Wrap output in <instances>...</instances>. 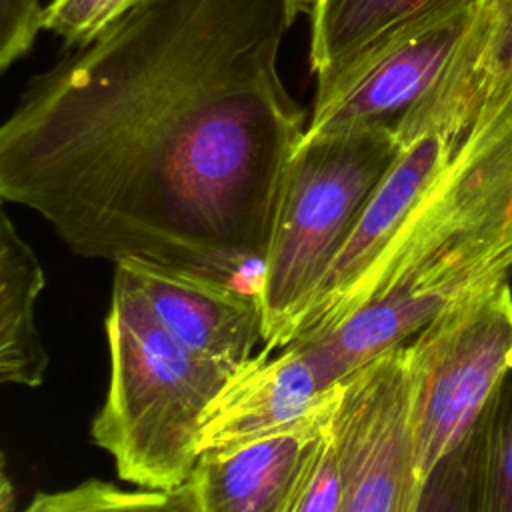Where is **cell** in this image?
<instances>
[{
	"label": "cell",
	"instance_id": "1",
	"mask_svg": "<svg viewBox=\"0 0 512 512\" xmlns=\"http://www.w3.org/2000/svg\"><path fill=\"white\" fill-rule=\"evenodd\" d=\"M312 0H152L30 76L0 126V196L86 258L258 296L306 108L280 50Z\"/></svg>",
	"mask_w": 512,
	"mask_h": 512
},
{
	"label": "cell",
	"instance_id": "2",
	"mask_svg": "<svg viewBox=\"0 0 512 512\" xmlns=\"http://www.w3.org/2000/svg\"><path fill=\"white\" fill-rule=\"evenodd\" d=\"M512 274V78L492 88L324 340L348 374ZM306 342V340H304Z\"/></svg>",
	"mask_w": 512,
	"mask_h": 512
},
{
	"label": "cell",
	"instance_id": "3",
	"mask_svg": "<svg viewBox=\"0 0 512 512\" xmlns=\"http://www.w3.org/2000/svg\"><path fill=\"white\" fill-rule=\"evenodd\" d=\"M108 342V388L90 436L122 480L144 488L188 484L200 458L206 408L236 368L178 342L152 314L138 282L114 266Z\"/></svg>",
	"mask_w": 512,
	"mask_h": 512
},
{
	"label": "cell",
	"instance_id": "4",
	"mask_svg": "<svg viewBox=\"0 0 512 512\" xmlns=\"http://www.w3.org/2000/svg\"><path fill=\"white\" fill-rule=\"evenodd\" d=\"M398 150L394 126L304 132L286 166L260 280L262 348L278 352Z\"/></svg>",
	"mask_w": 512,
	"mask_h": 512
},
{
	"label": "cell",
	"instance_id": "5",
	"mask_svg": "<svg viewBox=\"0 0 512 512\" xmlns=\"http://www.w3.org/2000/svg\"><path fill=\"white\" fill-rule=\"evenodd\" d=\"M406 346L412 430L422 480L478 424L512 370L510 280L484 286L434 316Z\"/></svg>",
	"mask_w": 512,
	"mask_h": 512
},
{
	"label": "cell",
	"instance_id": "6",
	"mask_svg": "<svg viewBox=\"0 0 512 512\" xmlns=\"http://www.w3.org/2000/svg\"><path fill=\"white\" fill-rule=\"evenodd\" d=\"M484 0L422 12L314 80L306 132L394 126L438 84Z\"/></svg>",
	"mask_w": 512,
	"mask_h": 512
},
{
	"label": "cell",
	"instance_id": "7",
	"mask_svg": "<svg viewBox=\"0 0 512 512\" xmlns=\"http://www.w3.org/2000/svg\"><path fill=\"white\" fill-rule=\"evenodd\" d=\"M336 426L344 456L340 512H418L424 480L404 344L378 354L344 382Z\"/></svg>",
	"mask_w": 512,
	"mask_h": 512
},
{
	"label": "cell",
	"instance_id": "8",
	"mask_svg": "<svg viewBox=\"0 0 512 512\" xmlns=\"http://www.w3.org/2000/svg\"><path fill=\"white\" fill-rule=\"evenodd\" d=\"M324 340L256 352L214 396L200 428V456L274 434L312 414L350 378Z\"/></svg>",
	"mask_w": 512,
	"mask_h": 512
},
{
	"label": "cell",
	"instance_id": "9",
	"mask_svg": "<svg viewBox=\"0 0 512 512\" xmlns=\"http://www.w3.org/2000/svg\"><path fill=\"white\" fill-rule=\"evenodd\" d=\"M344 382L300 422L232 450L202 454L190 478L200 510L294 512L332 434Z\"/></svg>",
	"mask_w": 512,
	"mask_h": 512
},
{
	"label": "cell",
	"instance_id": "10",
	"mask_svg": "<svg viewBox=\"0 0 512 512\" xmlns=\"http://www.w3.org/2000/svg\"><path fill=\"white\" fill-rule=\"evenodd\" d=\"M138 282L156 320L186 348L240 368L262 342V310L256 294L180 268L122 262Z\"/></svg>",
	"mask_w": 512,
	"mask_h": 512
},
{
	"label": "cell",
	"instance_id": "11",
	"mask_svg": "<svg viewBox=\"0 0 512 512\" xmlns=\"http://www.w3.org/2000/svg\"><path fill=\"white\" fill-rule=\"evenodd\" d=\"M46 286L40 260L8 214L0 220V380L40 386L48 352L36 328V300Z\"/></svg>",
	"mask_w": 512,
	"mask_h": 512
},
{
	"label": "cell",
	"instance_id": "12",
	"mask_svg": "<svg viewBox=\"0 0 512 512\" xmlns=\"http://www.w3.org/2000/svg\"><path fill=\"white\" fill-rule=\"evenodd\" d=\"M478 0H312L308 66L324 78L402 22L452 4Z\"/></svg>",
	"mask_w": 512,
	"mask_h": 512
},
{
	"label": "cell",
	"instance_id": "13",
	"mask_svg": "<svg viewBox=\"0 0 512 512\" xmlns=\"http://www.w3.org/2000/svg\"><path fill=\"white\" fill-rule=\"evenodd\" d=\"M512 78V0H484L444 80L472 108Z\"/></svg>",
	"mask_w": 512,
	"mask_h": 512
},
{
	"label": "cell",
	"instance_id": "14",
	"mask_svg": "<svg viewBox=\"0 0 512 512\" xmlns=\"http://www.w3.org/2000/svg\"><path fill=\"white\" fill-rule=\"evenodd\" d=\"M468 512H512V370L474 430Z\"/></svg>",
	"mask_w": 512,
	"mask_h": 512
},
{
	"label": "cell",
	"instance_id": "15",
	"mask_svg": "<svg viewBox=\"0 0 512 512\" xmlns=\"http://www.w3.org/2000/svg\"><path fill=\"white\" fill-rule=\"evenodd\" d=\"M20 512H202L192 484L178 488H120L84 480L72 488L38 492Z\"/></svg>",
	"mask_w": 512,
	"mask_h": 512
},
{
	"label": "cell",
	"instance_id": "16",
	"mask_svg": "<svg viewBox=\"0 0 512 512\" xmlns=\"http://www.w3.org/2000/svg\"><path fill=\"white\" fill-rule=\"evenodd\" d=\"M150 2L152 0H50L42 10V30L58 36L68 50L82 48Z\"/></svg>",
	"mask_w": 512,
	"mask_h": 512
},
{
	"label": "cell",
	"instance_id": "17",
	"mask_svg": "<svg viewBox=\"0 0 512 512\" xmlns=\"http://www.w3.org/2000/svg\"><path fill=\"white\" fill-rule=\"evenodd\" d=\"M474 468V434L446 454L426 476L418 512H468Z\"/></svg>",
	"mask_w": 512,
	"mask_h": 512
},
{
	"label": "cell",
	"instance_id": "18",
	"mask_svg": "<svg viewBox=\"0 0 512 512\" xmlns=\"http://www.w3.org/2000/svg\"><path fill=\"white\" fill-rule=\"evenodd\" d=\"M342 474H344L342 440L334 420L332 434L300 494V500L294 512H340Z\"/></svg>",
	"mask_w": 512,
	"mask_h": 512
},
{
	"label": "cell",
	"instance_id": "19",
	"mask_svg": "<svg viewBox=\"0 0 512 512\" xmlns=\"http://www.w3.org/2000/svg\"><path fill=\"white\" fill-rule=\"evenodd\" d=\"M40 0H0V70L24 58L42 30Z\"/></svg>",
	"mask_w": 512,
	"mask_h": 512
}]
</instances>
